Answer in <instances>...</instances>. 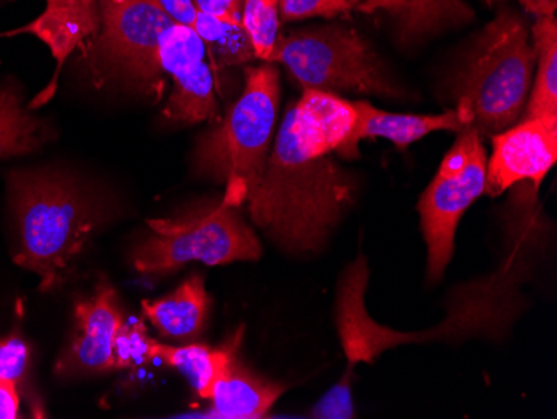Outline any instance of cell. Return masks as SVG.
Returning a JSON list of instances; mask_svg holds the SVG:
<instances>
[{
    "instance_id": "obj_1",
    "label": "cell",
    "mask_w": 557,
    "mask_h": 419,
    "mask_svg": "<svg viewBox=\"0 0 557 419\" xmlns=\"http://www.w3.org/2000/svg\"><path fill=\"white\" fill-rule=\"evenodd\" d=\"M354 121L352 102L312 89H304L284 114L246 201L256 226L284 251H321L356 202L358 181L336 159Z\"/></svg>"
},
{
    "instance_id": "obj_2",
    "label": "cell",
    "mask_w": 557,
    "mask_h": 419,
    "mask_svg": "<svg viewBox=\"0 0 557 419\" xmlns=\"http://www.w3.org/2000/svg\"><path fill=\"white\" fill-rule=\"evenodd\" d=\"M516 187L518 218L509 231L508 252L494 273L454 289L446 316L437 326L406 333L379 324L366 309L368 262L359 256L349 264L336 299V328L349 366L372 362L381 353L403 344L459 343L471 337L496 341L508 336L524 311L521 286L533 266L536 243L544 233L536 205L540 187L531 183H519Z\"/></svg>"
},
{
    "instance_id": "obj_3",
    "label": "cell",
    "mask_w": 557,
    "mask_h": 419,
    "mask_svg": "<svg viewBox=\"0 0 557 419\" xmlns=\"http://www.w3.org/2000/svg\"><path fill=\"white\" fill-rule=\"evenodd\" d=\"M17 266L58 289L99 226V205L77 177L55 168L14 169L8 176Z\"/></svg>"
},
{
    "instance_id": "obj_4",
    "label": "cell",
    "mask_w": 557,
    "mask_h": 419,
    "mask_svg": "<svg viewBox=\"0 0 557 419\" xmlns=\"http://www.w3.org/2000/svg\"><path fill=\"white\" fill-rule=\"evenodd\" d=\"M281 84L274 64L244 72V89L222 118L200 134L193 165L200 180L225 187L222 196L243 206L261 181L274 143Z\"/></svg>"
},
{
    "instance_id": "obj_5",
    "label": "cell",
    "mask_w": 557,
    "mask_h": 419,
    "mask_svg": "<svg viewBox=\"0 0 557 419\" xmlns=\"http://www.w3.org/2000/svg\"><path fill=\"white\" fill-rule=\"evenodd\" d=\"M536 51L525 22L503 11L469 47L456 77V108L481 134H497L522 118L533 86Z\"/></svg>"
},
{
    "instance_id": "obj_6",
    "label": "cell",
    "mask_w": 557,
    "mask_h": 419,
    "mask_svg": "<svg viewBox=\"0 0 557 419\" xmlns=\"http://www.w3.org/2000/svg\"><path fill=\"white\" fill-rule=\"evenodd\" d=\"M224 196L180 218L149 219L150 236L137 246L134 268L140 274H165L187 262L225 266L258 261L261 243Z\"/></svg>"
},
{
    "instance_id": "obj_7",
    "label": "cell",
    "mask_w": 557,
    "mask_h": 419,
    "mask_svg": "<svg viewBox=\"0 0 557 419\" xmlns=\"http://www.w3.org/2000/svg\"><path fill=\"white\" fill-rule=\"evenodd\" d=\"M283 64L302 89L404 97L371 44L350 27L314 26L278 36L269 61Z\"/></svg>"
},
{
    "instance_id": "obj_8",
    "label": "cell",
    "mask_w": 557,
    "mask_h": 419,
    "mask_svg": "<svg viewBox=\"0 0 557 419\" xmlns=\"http://www.w3.org/2000/svg\"><path fill=\"white\" fill-rule=\"evenodd\" d=\"M458 134L418 205L428 249L429 283H437L446 273L462 215L486 187L487 152L481 133L468 126Z\"/></svg>"
},
{
    "instance_id": "obj_9",
    "label": "cell",
    "mask_w": 557,
    "mask_h": 419,
    "mask_svg": "<svg viewBox=\"0 0 557 419\" xmlns=\"http://www.w3.org/2000/svg\"><path fill=\"white\" fill-rule=\"evenodd\" d=\"M100 30L87 49L97 67H108L121 79L159 86V49L174 24L154 0H99Z\"/></svg>"
},
{
    "instance_id": "obj_10",
    "label": "cell",
    "mask_w": 557,
    "mask_h": 419,
    "mask_svg": "<svg viewBox=\"0 0 557 419\" xmlns=\"http://www.w3.org/2000/svg\"><path fill=\"white\" fill-rule=\"evenodd\" d=\"M159 65L162 74H168L174 83L162 111L165 119L199 124L219 118L211 62L205 42L193 27L171 24L161 39Z\"/></svg>"
},
{
    "instance_id": "obj_11",
    "label": "cell",
    "mask_w": 557,
    "mask_h": 419,
    "mask_svg": "<svg viewBox=\"0 0 557 419\" xmlns=\"http://www.w3.org/2000/svg\"><path fill=\"white\" fill-rule=\"evenodd\" d=\"M491 140L484 193L500 196L519 183L540 187L557 161V118L522 119Z\"/></svg>"
},
{
    "instance_id": "obj_12",
    "label": "cell",
    "mask_w": 557,
    "mask_h": 419,
    "mask_svg": "<svg viewBox=\"0 0 557 419\" xmlns=\"http://www.w3.org/2000/svg\"><path fill=\"white\" fill-rule=\"evenodd\" d=\"M74 316V331L55 361V374L84 377L114 368V341L122 326V312L111 283L100 281L92 296L77 301Z\"/></svg>"
},
{
    "instance_id": "obj_13",
    "label": "cell",
    "mask_w": 557,
    "mask_h": 419,
    "mask_svg": "<svg viewBox=\"0 0 557 419\" xmlns=\"http://www.w3.org/2000/svg\"><path fill=\"white\" fill-rule=\"evenodd\" d=\"M99 30V0H46V9L39 17L18 29L0 33V39L22 34L37 37L49 47L50 54L55 59L54 76L50 79L49 86L30 101V111L54 99L65 61L75 51L86 54Z\"/></svg>"
},
{
    "instance_id": "obj_14",
    "label": "cell",
    "mask_w": 557,
    "mask_h": 419,
    "mask_svg": "<svg viewBox=\"0 0 557 419\" xmlns=\"http://www.w3.org/2000/svg\"><path fill=\"white\" fill-rule=\"evenodd\" d=\"M352 106L356 121L349 136L337 149V156L346 161L358 158L361 140H391L397 149L404 151L406 147L429 134L440 131L461 133L465 127L471 126L468 115L459 108L443 114H394L375 108L368 101H354Z\"/></svg>"
},
{
    "instance_id": "obj_15",
    "label": "cell",
    "mask_w": 557,
    "mask_h": 419,
    "mask_svg": "<svg viewBox=\"0 0 557 419\" xmlns=\"http://www.w3.org/2000/svg\"><path fill=\"white\" fill-rule=\"evenodd\" d=\"M237 349V346H236ZM236 349L212 386L211 409L205 418L256 419L268 415L284 387L252 373L237 359Z\"/></svg>"
},
{
    "instance_id": "obj_16",
    "label": "cell",
    "mask_w": 557,
    "mask_h": 419,
    "mask_svg": "<svg viewBox=\"0 0 557 419\" xmlns=\"http://www.w3.org/2000/svg\"><path fill=\"white\" fill-rule=\"evenodd\" d=\"M364 14L387 12L399 29L404 42H419L446 29L472 21L474 12L461 0H361Z\"/></svg>"
},
{
    "instance_id": "obj_17",
    "label": "cell",
    "mask_w": 557,
    "mask_h": 419,
    "mask_svg": "<svg viewBox=\"0 0 557 419\" xmlns=\"http://www.w3.org/2000/svg\"><path fill=\"white\" fill-rule=\"evenodd\" d=\"M211 298L205 280L193 276L158 301H143L144 316L169 340H196L206 326Z\"/></svg>"
},
{
    "instance_id": "obj_18",
    "label": "cell",
    "mask_w": 557,
    "mask_h": 419,
    "mask_svg": "<svg viewBox=\"0 0 557 419\" xmlns=\"http://www.w3.org/2000/svg\"><path fill=\"white\" fill-rule=\"evenodd\" d=\"M237 341H239V336H236L234 343L227 344L224 348H209L206 344L168 346V344L154 341L150 355H152V359H159L164 365L174 368L175 371H180L189 381L197 396L209 399L215 380L236 349Z\"/></svg>"
},
{
    "instance_id": "obj_19",
    "label": "cell",
    "mask_w": 557,
    "mask_h": 419,
    "mask_svg": "<svg viewBox=\"0 0 557 419\" xmlns=\"http://www.w3.org/2000/svg\"><path fill=\"white\" fill-rule=\"evenodd\" d=\"M536 74L522 119L557 118V21L541 15L533 27Z\"/></svg>"
},
{
    "instance_id": "obj_20",
    "label": "cell",
    "mask_w": 557,
    "mask_h": 419,
    "mask_svg": "<svg viewBox=\"0 0 557 419\" xmlns=\"http://www.w3.org/2000/svg\"><path fill=\"white\" fill-rule=\"evenodd\" d=\"M193 29L205 42L211 67H234L256 59L255 47L240 22L224 21L197 12Z\"/></svg>"
},
{
    "instance_id": "obj_21",
    "label": "cell",
    "mask_w": 557,
    "mask_h": 419,
    "mask_svg": "<svg viewBox=\"0 0 557 419\" xmlns=\"http://www.w3.org/2000/svg\"><path fill=\"white\" fill-rule=\"evenodd\" d=\"M281 0H244L243 27L255 47L256 59L268 62L278 39Z\"/></svg>"
},
{
    "instance_id": "obj_22",
    "label": "cell",
    "mask_w": 557,
    "mask_h": 419,
    "mask_svg": "<svg viewBox=\"0 0 557 419\" xmlns=\"http://www.w3.org/2000/svg\"><path fill=\"white\" fill-rule=\"evenodd\" d=\"M49 139L50 133L46 122L30 112L21 121L0 130V159L34 155L40 151Z\"/></svg>"
},
{
    "instance_id": "obj_23",
    "label": "cell",
    "mask_w": 557,
    "mask_h": 419,
    "mask_svg": "<svg viewBox=\"0 0 557 419\" xmlns=\"http://www.w3.org/2000/svg\"><path fill=\"white\" fill-rule=\"evenodd\" d=\"M152 343L154 340L147 336L143 323L129 324V326L122 323L114 341V368H131V366L152 361V355H150Z\"/></svg>"
},
{
    "instance_id": "obj_24",
    "label": "cell",
    "mask_w": 557,
    "mask_h": 419,
    "mask_svg": "<svg viewBox=\"0 0 557 419\" xmlns=\"http://www.w3.org/2000/svg\"><path fill=\"white\" fill-rule=\"evenodd\" d=\"M361 0H281L278 17L284 22L312 17H336L350 12Z\"/></svg>"
},
{
    "instance_id": "obj_25",
    "label": "cell",
    "mask_w": 557,
    "mask_h": 419,
    "mask_svg": "<svg viewBox=\"0 0 557 419\" xmlns=\"http://www.w3.org/2000/svg\"><path fill=\"white\" fill-rule=\"evenodd\" d=\"M352 368L354 366H349V369H346V373L343 374V378L319 399L318 405L312 409V416H314V418H354L352 391H350Z\"/></svg>"
},
{
    "instance_id": "obj_26",
    "label": "cell",
    "mask_w": 557,
    "mask_h": 419,
    "mask_svg": "<svg viewBox=\"0 0 557 419\" xmlns=\"http://www.w3.org/2000/svg\"><path fill=\"white\" fill-rule=\"evenodd\" d=\"M30 348L17 334L0 340V378L17 384L29 368Z\"/></svg>"
},
{
    "instance_id": "obj_27",
    "label": "cell",
    "mask_w": 557,
    "mask_h": 419,
    "mask_svg": "<svg viewBox=\"0 0 557 419\" xmlns=\"http://www.w3.org/2000/svg\"><path fill=\"white\" fill-rule=\"evenodd\" d=\"M30 114L29 106L22 102L21 89L15 83H4L0 86V130L11 126Z\"/></svg>"
},
{
    "instance_id": "obj_28",
    "label": "cell",
    "mask_w": 557,
    "mask_h": 419,
    "mask_svg": "<svg viewBox=\"0 0 557 419\" xmlns=\"http://www.w3.org/2000/svg\"><path fill=\"white\" fill-rule=\"evenodd\" d=\"M193 2L194 8L200 14L243 24L244 0H193Z\"/></svg>"
},
{
    "instance_id": "obj_29",
    "label": "cell",
    "mask_w": 557,
    "mask_h": 419,
    "mask_svg": "<svg viewBox=\"0 0 557 419\" xmlns=\"http://www.w3.org/2000/svg\"><path fill=\"white\" fill-rule=\"evenodd\" d=\"M156 4L175 22V24H183V26H194L196 21V8H194L193 0H154Z\"/></svg>"
},
{
    "instance_id": "obj_30",
    "label": "cell",
    "mask_w": 557,
    "mask_h": 419,
    "mask_svg": "<svg viewBox=\"0 0 557 419\" xmlns=\"http://www.w3.org/2000/svg\"><path fill=\"white\" fill-rule=\"evenodd\" d=\"M21 409V394L17 384L0 378V419L18 418Z\"/></svg>"
},
{
    "instance_id": "obj_31",
    "label": "cell",
    "mask_w": 557,
    "mask_h": 419,
    "mask_svg": "<svg viewBox=\"0 0 557 419\" xmlns=\"http://www.w3.org/2000/svg\"><path fill=\"white\" fill-rule=\"evenodd\" d=\"M521 4L524 5L529 14L536 15V17L550 15L556 11V0H521Z\"/></svg>"
},
{
    "instance_id": "obj_32",
    "label": "cell",
    "mask_w": 557,
    "mask_h": 419,
    "mask_svg": "<svg viewBox=\"0 0 557 419\" xmlns=\"http://www.w3.org/2000/svg\"><path fill=\"white\" fill-rule=\"evenodd\" d=\"M486 4H494V2H500V0H484Z\"/></svg>"
},
{
    "instance_id": "obj_33",
    "label": "cell",
    "mask_w": 557,
    "mask_h": 419,
    "mask_svg": "<svg viewBox=\"0 0 557 419\" xmlns=\"http://www.w3.org/2000/svg\"><path fill=\"white\" fill-rule=\"evenodd\" d=\"M2 4H4V0H0V8H2Z\"/></svg>"
}]
</instances>
